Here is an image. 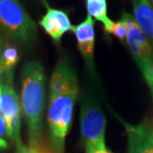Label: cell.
Instances as JSON below:
<instances>
[{
    "instance_id": "cell-1",
    "label": "cell",
    "mask_w": 153,
    "mask_h": 153,
    "mask_svg": "<svg viewBox=\"0 0 153 153\" xmlns=\"http://www.w3.org/2000/svg\"><path fill=\"white\" fill-rule=\"evenodd\" d=\"M45 71L41 62H27L22 71V110L27 122L30 146L42 143L46 89Z\"/></svg>"
},
{
    "instance_id": "cell-2",
    "label": "cell",
    "mask_w": 153,
    "mask_h": 153,
    "mask_svg": "<svg viewBox=\"0 0 153 153\" xmlns=\"http://www.w3.org/2000/svg\"><path fill=\"white\" fill-rule=\"evenodd\" d=\"M0 34L24 46L36 42L37 26L19 0H0Z\"/></svg>"
},
{
    "instance_id": "cell-3",
    "label": "cell",
    "mask_w": 153,
    "mask_h": 153,
    "mask_svg": "<svg viewBox=\"0 0 153 153\" xmlns=\"http://www.w3.org/2000/svg\"><path fill=\"white\" fill-rule=\"evenodd\" d=\"M78 90L49 96L48 123L54 153H64L65 140L72 122L73 109Z\"/></svg>"
},
{
    "instance_id": "cell-4",
    "label": "cell",
    "mask_w": 153,
    "mask_h": 153,
    "mask_svg": "<svg viewBox=\"0 0 153 153\" xmlns=\"http://www.w3.org/2000/svg\"><path fill=\"white\" fill-rule=\"evenodd\" d=\"M121 17L125 21L128 28L126 42L147 82L153 96V64L152 60V50L147 36L140 27L135 19L130 14L123 12Z\"/></svg>"
},
{
    "instance_id": "cell-5",
    "label": "cell",
    "mask_w": 153,
    "mask_h": 153,
    "mask_svg": "<svg viewBox=\"0 0 153 153\" xmlns=\"http://www.w3.org/2000/svg\"><path fill=\"white\" fill-rule=\"evenodd\" d=\"M14 74L0 78L2 83L1 110L7 125V135L16 147L23 144L21 138L22 105L13 84Z\"/></svg>"
},
{
    "instance_id": "cell-6",
    "label": "cell",
    "mask_w": 153,
    "mask_h": 153,
    "mask_svg": "<svg viewBox=\"0 0 153 153\" xmlns=\"http://www.w3.org/2000/svg\"><path fill=\"white\" fill-rule=\"evenodd\" d=\"M106 121L98 103L86 95L82 99L80 111V127L85 144L105 140Z\"/></svg>"
},
{
    "instance_id": "cell-7",
    "label": "cell",
    "mask_w": 153,
    "mask_h": 153,
    "mask_svg": "<svg viewBox=\"0 0 153 153\" xmlns=\"http://www.w3.org/2000/svg\"><path fill=\"white\" fill-rule=\"evenodd\" d=\"M78 90L77 76L73 66L67 59H61L57 63L51 76L49 96H55Z\"/></svg>"
},
{
    "instance_id": "cell-8",
    "label": "cell",
    "mask_w": 153,
    "mask_h": 153,
    "mask_svg": "<svg viewBox=\"0 0 153 153\" xmlns=\"http://www.w3.org/2000/svg\"><path fill=\"white\" fill-rule=\"evenodd\" d=\"M71 31L75 34L78 49L89 71H94V21L89 15L80 24L72 26Z\"/></svg>"
},
{
    "instance_id": "cell-9",
    "label": "cell",
    "mask_w": 153,
    "mask_h": 153,
    "mask_svg": "<svg viewBox=\"0 0 153 153\" xmlns=\"http://www.w3.org/2000/svg\"><path fill=\"white\" fill-rule=\"evenodd\" d=\"M44 4L47 12L39 22V25L55 43L59 44L63 35L71 31L72 26L69 16L65 11L51 8L45 0Z\"/></svg>"
},
{
    "instance_id": "cell-10",
    "label": "cell",
    "mask_w": 153,
    "mask_h": 153,
    "mask_svg": "<svg viewBox=\"0 0 153 153\" xmlns=\"http://www.w3.org/2000/svg\"><path fill=\"white\" fill-rule=\"evenodd\" d=\"M128 153H153V128L144 122L138 126H128Z\"/></svg>"
},
{
    "instance_id": "cell-11",
    "label": "cell",
    "mask_w": 153,
    "mask_h": 153,
    "mask_svg": "<svg viewBox=\"0 0 153 153\" xmlns=\"http://www.w3.org/2000/svg\"><path fill=\"white\" fill-rule=\"evenodd\" d=\"M134 18L146 35L153 40V6L151 0H131Z\"/></svg>"
},
{
    "instance_id": "cell-12",
    "label": "cell",
    "mask_w": 153,
    "mask_h": 153,
    "mask_svg": "<svg viewBox=\"0 0 153 153\" xmlns=\"http://www.w3.org/2000/svg\"><path fill=\"white\" fill-rule=\"evenodd\" d=\"M20 60L17 44L4 38L3 53L0 58V78L14 74V70Z\"/></svg>"
},
{
    "instance_id": "cell-13",
    "label": "cell",
    "mask_w": 153,
    "mask_h": 153,
    "mask_svg": "<svg viewBox=\"0 0 153 153\" xmlns=\"http://www.w3.org/2000/svg\"><path fill=\"white\" fill-rule=\"evenodd\" d=\"M88 15L93 19L101 22L104 26L105 33L110 34L113 27L114 22L107 16V4L106 0H85Z\"/></svg>"
},
{
    "instance_id": "cell-14",
    "label": "cell",
    "mask_w": 153,
    "mask_h": 153,
    "mask_svg": "<svg viewBox=\"0 0 153 153\" xmlns=\"http://www.w3.org/2000/svg\"><path fill=\"white\" fill-rule=\"evenodd\" d=\"M128 33V28L127 26V23L121 17V19L118 22H114L110 34L114 35L116 38H118L122 42H126Z\"/></svg>"
},
{
    "instance_id": "cell-15",
    "label": "cell",
    "mask_w": 153,
    "mask_h": 153,
    "mask_svg": "<svg viewBox=\"0 0 153 153\" xmlns=\"http://www.w3.org/2000/svg\"><path fill=\"white\" fill-rule=\"evenodd\" d=\"M16 153H54L49 151L45 147L43 142L36 145V146H25L22 144L21 146H17Z\"/></svg>"
},
{
    "instance_id": "cell-16",
    "label": "cell",
    "mask_w": 153,
    "mask_h": 153,
    "mask_svg": "<svg viewBox=\"0 0 153 153\" xmlns=\"http://www.w3.org/2000/svg\"><path fill=\"white\" fill-rule=\"evenodd\" d=\"M86 153H111L106 148L105 140L85 144Z\"/></svg>"
},
{
    "instance_id": "cell-17",
    "label": "cell",
    "mask_w": 153,
    "mask_h": 153,
    "mask_svg": "<svg viewBox=\"0 0 153 153\" xmlns=\"http://www.w3.org/2000/svg\"><path fill=\"white\" fill-rule=\"evenodd\" d=\"M9 146L8 142L6 141L4 139L0 138V150H5Z\"/></svg>"
},
{
    "instance_id": "cell-18",
    "label": "cell",
    "mask_w": 153,
    "mask_h": 153,
    "mask_svg": "<svg viewBox=\"0 0 153 153\" xmlns=\"http://www.w3.org/2000/svg\"><path fill=\"white\" fill-rule=\"evenodd\" d=\"M4 38L0 34V58L3 53V49H4Z\"/></svg>"
},
{
    "instance_id": "cell-19",
    "label": "cell",
    "mask_w": 153,
    "mask_h": 153,
    "mask_svg": "<svg viewBox=\"0 0 153 153\" xmlns=\"http://www.w3.org/2000/svg\"><path fill=\"white\" fill-rule=\"evenodd\" d=\"M1 95H2V83L0 81V114H3L2 110H1Z\"/></svg>"
},
{
    "instance_id": "cell-20",
    "label": "cell",
    "mask_w": 153,
    "mask_h": 153,
    "mask_svg": "<svg viewBox=\"0 0 153 153\" xmlns=\"http://www.w3.org/2000/svg\"><path fill=\"white\" fill-rule=\"evenodd\" d=\"M151 2H152V4L153 6V0H151Z\"/></svg>"
},
{
    "instance_id": "cell-21",
    "label": "cell",
    "mask_w": 153,
    "mask_h": 153,
    "mask_svg": "<svg viewBox=\"0 0 153 153\" xmlns=\"http://www.w3.org/2000/svg\"><path fill=\"white\" fill-rule=\"evenodd\" d=\"M152 76H153V66H152Z\"/></svg>"
},
{
    "instance_id": "cell-22",
    "label": "cell",
    "mask_w": 153,
    "mask_h": 153,
    "mask_svg": "<svg viewBox=\"0 0 153 153\" xmlns=\"http://www.w3.org/2000/svg\"><path fill=\"white\" fill-rule=\"evenodd\" d=\"M152 136H153V132H152Z\"/></svg>"
},
{
    "instance_id": "cell-23",
    "label": "cell",
    "mask_w": 153,
    "mask_h": 153,
    "mask_svg": "<svg viewBox=\"0 0 153 153\" xmlns=\"http://www.w3.org/2000/svg\"><path fill=\"white\" fill-rule=\"evenodd\" d=\"M43 1H44V0H43Z\"/></svg>"
}]
</instances>
